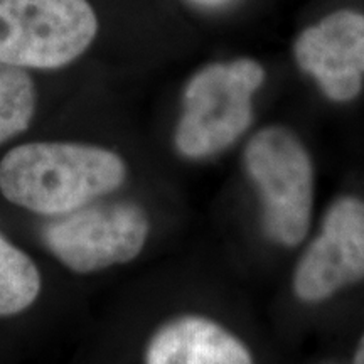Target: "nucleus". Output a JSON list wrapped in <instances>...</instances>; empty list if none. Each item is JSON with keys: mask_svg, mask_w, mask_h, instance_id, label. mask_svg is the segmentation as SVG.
<instances>
[{"mask_svg": "<svg viewBox=\"0 0 364 364\" xmlns=\"http://www.w3.org/2000/svg\"><path fill=\"white\" fill-rule=\"evenodd\" d=\"M353 364H364V336H363L361 343H359V346H358L356 354H354V363Z\"/></svg>", "mask_w": 364, "mask_h": 364, "instance_id": "nucleus-12", "label": "nucleus"}, {"mask_svg": "<svg viewBox=\"0 0 364 364\" xmlns=\"http://www.w3.org/2000/svg\"><path fill=\"white\" fill-rule=\"evenodd\" d=\"M36 105L38 91L29 73L0 63V145L29 129Z\"/></svg>", "mask_w": 364, "mask_h": 364, "instance_id": "nucleus-10", "label": "nucleus"}, {"mask_svg": "<svg viewBox=\"0 0 364 364\" xmlns=\"http://www.w3.org/2000/svg\"><path fill=\"white\" fill-rule=\"evenodd\" d=\"M43 277L33 258L0 233V317H14L36 304Z\"/></svg>", "mask_w": 364, "mask_h": 364, "instance_id": "nucleus-9", "label": "nucleus"}, {"mask_svg": "<svg viewBox=\"0 0 364 364\" xmlns=\"http://www.w3.org/2000/svg\"><path fill=\"white\" fill-rule=\"evenodd\" d=\"M127 162L83 142H27L0 161V194L14 206L59 218L100 201L125 184Z\"/></svg>", "mask_w": 364, "mask_h": 364, "instance_id": "nucleus-1", "label": "nucleus"}, {"mask_svg": "<svg viewBox=\"0 0 364 364\" xmlns=\"http://www.w3.org/2000/svg\"><path fill=\"white\" fill-rule=\"evenodd\" d=\"M145 364H253V359L247 346L218 322L181 316L150 338Z\"/></svg>", "mask_w": 364, "mask_h": 364, "instance_id": "nucleus-8", "label": "nucleus"}, {"mask_svg": "<svg viewBox=\"0 0 364 364\" xmlns=\"http://www.w3.org/2000/svg\"><path fill=\"white\" fill-rule=\"evenodd\" d=\"M263 80V66L250 58L213 63L196 71L182 97L174 132L177 152L199 161L233 145L252 124V97Z\"/></svg>", "mask_w": 364, "mask_h": 364, "instance_id": "nucleus-2", "label": "nucleus"}, {"mask_svg": "<svg viewBox=\"0 0 364 364\" xmlns=\"http://www.w3.org/2000/svg\"><path fill=\"white\" fill-rule=\"evenodd\" d=\"M300 70L332 102H351L363 88L364 14L338 11L302 31L294 44Z\"/></svg>", "mask_w": 364, "mask_h": 364, "instance_id": "nucleus-7", "label": "nucleus"}, {"mask_svg": "<svg viewBox=\"0 0 364 364\" xmlns=\"http://www.w3.org/2000/svg\"><path fill=\"white\" fill-rule=\"evenodd\" d=\"M98 19L88 0H0V63L58 70L90 48Z\"/></svg>", "mask_w": 364, "mask_h": 364, "instance_id": "nucleus-4", "label": "nucleus"}, {"mask_svg": "<svg viewBox=\"0 0 364 364\" xmlns=\"http://www.w3.org/2000/svg\"><path fill=\"white\" fill-rule=\"evenodd\" d=\"M191 2L198 4V6H203V7H220L223 4L230 2V0H191Z\"/></svg>", "mask_w": 364, "mask_h": 364, "instance_id": "nucleus-11", "label": "nucleus"}, {"mask_svg": "<svg viewBox=\"0 0 364 364\" xmlns=\"http://www.w3.org/2000/svg\"><path fill=\"white\" fill-rule=\"evenodd\" d=\"M364 279V201L336 199L322 231L300 258L294 292L302 302H322L343 287Z\"/></svg>", "mask_w": 364, "mask_h": 364, "instance_id": "nucleus-6", "label": "nucleus"}, {"mask_svg": "<svg viewBox=\"0 0 364 364\" xmlns=\"http://www.w3.org/2000/svg\"><path fill=\"white\" fill-rule=\"evenodd\" d=\"M149 231V216L139 204L100 199L49 223L44 241L63 267L86 275L135 260Z\"/></svg>", "mask_w": 364, "mask_h": 364, "instance_id": "nucleus-5", "label": "nucleus"}, {"mask_svg": "<svg viewBox=\"0 0 364 364\" xmlns=\"http://www.w3.org/2000/svg\"><path fill=\"white\" fill-rule=\"evenodd\" d=\"M243 159L260 193L267 236L284 247H297L307 236L312 215L314 171L307 149L292 130L273 125L248 140Z\"/></svg>", "mask_w": 364, "mask_h": 364, "instance_id": "nucleus-3", "label": "nucleus"}]
</instances>
